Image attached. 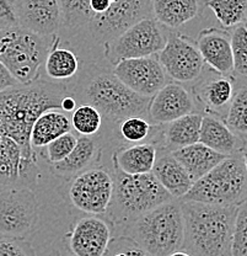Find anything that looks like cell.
<instances>
[{
	"label": "cell",
	"instance_id": "40",
	"mask_svg": "<svg viewBox=\"0 0 247 256\" xmlns=\"http://www.w3.org/2000/svg\"><path fill=\"white\" fill-rule=\"evenodd\" d=\"M123 242H124V246H126V250L129 256H150L148 252H145L142 248L138 246L133 240L127 238V236H123Z\"/></svg>",
	"mask_w": 247,
	"mask_h": 256
},
{
	"label": "cell",
	"instance_id": "38",
	"mask_svg": "<svg viewBox=\"0 0 247 256\" xmlns=\"http://www.w3.org/2000/svg\"><path fill=\"white\" fill-rule=\"evenodd\" d=\"M18 26L17 0H0V30Z\"/></svg>",
	"mask_w": 247,
	"mask_h": 256
},
{
	"label": "cell",
	"instance_id": "29",
	"mask_svg": "<svg viewBox=\"0 0 247 256\" xmlns=\"http://www.w3.org/2000/svg\"><path fill=\"white\" fill-rule=\"evenodd\" d=\"M206 6L225 30L247 24V0H206Z\"/></svg>",
	"mask_w": 247,
	"mask_h": 256
},
{
	"label": "cell",
	"instance_id": "46",
	"mask_svg": "<svg viewBox=\"0 0 247 256\" xmlns=\"http://www.w3.org/2000/svg\"><path fill=\"white\" fill-rule=\"evenodd\" d=\"M111 2H117V0H111Z\"/></svg>",
	"mask_w": 247,
	"mask_h": 256
},
{
	"label": "cell",
	"instance_id": "36",
	"mask_svg": "<svg viewBox=\"0 0 247 256\" xmlns=\"http://www.w3.org/2000/svg\"><path fill=\"white\" fill-rule=\"evenodd\" d=\"M76 142H78V137L73 132H68L47 144L44 148H46L48 164L62 162L63 159H65L75 148Z\"/></svg>",
	"mask_w": 247,
	"mask_h": 256
},
{
	"label": "cell",
	"instance_id": "20",
	"mask_svg": "<svg viewBox=\"0 0 247 256\" xmlns=\"http://www.w3.org/2000/svg\"><path fill=\"white\" fill-rule=\"evenodd\" d=\"M101 149L100 140L95 138V136H80L73 152L62 162L48 164L49 170L59 178H73L84 170L95 166L101 156Z\"/></svg>",
	"mask_w": 247,
	"mask_h": 256
},
{
	"label": "cell",
	"instance_id": "17",
	"mask_svg": "<svg viewBox=\"0 0 247 256\" xmlns=\"http://www.w3.org/2000/svg\"><path fill=\"white\" fill-rule=\"evenodd\" d=\"M18 26L39 34L55 36L63 26L60 0H17Z\"/></svg>",
	"mask_w": 247,
	"mask_h": 256
},
{
	"label": "cell",
	"instance_id": "32",
	"mask_svg": "<svg viewBox=\"0 0 247 256\" xmlns=\"http://www.w3.org/2000/svg\"><path fill=\"white\" fill-rule=\"evenodd\" d=\"M71 126L80 136L94 137L102 128L103 118L95 108L90 105H79L71 112Z\"/></svg>",
	"mask_w": 247,
	"mask_h": 256
},
{
	"label": "cell",
	"instance_id": "47",
	"mask_svg": "<svg viewBox=\"0 0 247 256\" xmlns=\"http://www.w3.org/2000/svg\"><path fill=\"white\" fill-rule=\"evenodd\" d=\"M246 26H247V25H246Z\"/></svg>",
	"mask_w": 247,
	"mask_h": 256
},
{
	"label": "cell",
	"instance_id": "19",
	"mask_svg": "<svg viewBox=\"0 0 247 256\" xmlns=\"http://www.w3.org/2000/svg\"><path fill=\"white\" fill-rule=\"evenodd\" d=\"M235 95V80L233 76H214L201 80L193 89V98H197L208 114L222 118L227 116L229 106Z\"/></svg>",
	"mask_w": 247,
	"mask_h": 256
},
{
	"label": "cell",
	"instance_id": "5",
	"mask_svg": "<svg viewBox=\"0 0 247 256\" xmlns=\"http://www.w3.org/2000/svg\"><path fill=\"white\" fill-rule=\"evenodd\" d=\"M183 234L181 202L172 200L140 216L121 236L133 240L150 256H169L182 249Z\"/></svg>",
	"mask_w": 247,
	"mask_h": 256
},
{
	"label": "cell",
	"instance_id": "22",
	"mask_svg": "<svg viewBox=\"0 0 247 256\" xmlns=\"http://www.w3.org/2000/svg\"><path fill=\"white\" fill-rule=\"evenodd\" d=\"M151 172L175 200L185 196L193 185V180L181 162L172 156V153L163 149L158 153Z\"/></svg>",
	"mask_w": 247,
	"mask_h": 256
},
{
	"label": "cell",
	"instance_id": "31",
	"mask_svg": "<svg viewBox=\"0 0 247 256\" xmlns=\"http://www.w3.org/2000/svg\"><path fill=\"white\" fill-rule=\"evenodd\" d=\"M224 121L238 137L247 140V86L235 92Z\"/></svg>",
	"mask_w": 247,
	"mask_h": 256
},
{
	"label": "cell",
	"instance_id": "25",
	"mask_svg": "<svg viewBox=\"0 0 247 256\" xmlns=\"http://www.w3.org/2000/svg\"><path fill=\"white\" fill-rule=\"evenodd\" d=\"M153 18L167 28H179L197 18L201 0H151Z\"/></svg>",
	"mask_w": 247,
	"mask_h": 256
},
{
	"label": "cell",
	"instance_id": "23",
	"mask_svg": "<svg viewBox=\"0 0 247 256\" xmlns=\"http://www.w3.org/2000/svg\"><path fill=\"white\" fill-rule=\"evenodd\" d=\"M158 156V148L153 143H138L122 146L113 150V166L128 175L151 172Z\"/></svg>",
	"mask_w": 247,
	"mask_h": 256
},
{
	"label": "cell",
	"instance_id": "3",
	"mask_svg": "<svg viewBox=\"0 0 247 256\" xmlns=\"http://www.w3.org/2000/svg\"><path fill=\"white\" fill-rule=\"evenodd\" d=\"M185 234L182 250L192 256H231L239 207L181 202Z\"/></svg>",
	"mask_w": 247,
	"mask_h": 256
},
{
	"label": "cell",
	"instance_id": "7",
	"mask_svg": "<svg viewBox=\"0 0 247 256\" xmlns=\"http://www.w3.org/2000/svg\"><path fill=\"white\" fill-rule=\"evenodd\" d=\"M55 36H39L16 26L0 30V62L18 84H28L39 78Z\"/></svg>",
	"mask_w": 247,
	"mask_h": 256
},
{
	"label": "cell",
	"instance_id": "18",
	"mask_svg": "<svg viewBox=\"0 0 247 256\" xmlns=\"http://www.w3.org/2000/svg\"><path fill=\"white\" fill-rule=\"evenodd\" d=\"M197 47L204 63L215 73L231 76L234 73L231 34L227 30L209 28L199 32Z\"/></svg>",
	"mask_w": 247,
	"mask_h": 256
},
{
	"label": "cell",
	"instance_id": "26",
	"mask_svg": "<svg viewBox=\"0 0 247 256\" xmlns=\"http://www.w3.org/2000/svg\"><path fill=\"white\" fill-rule=\"evenodd\" d=\"M172 156L181 162L193 182L208 174L213 168L227 158V156L217 153L201 142L172 152Z\"/></svg>",
	"mask_w": 247,
	"mask_h": 256
},
{
	"label": "cell",
	"instance_id": "11",
	"mask_svg": "<svg viewBox=\"0 0 247 256\" xmlns=\"http://www.w3.org/2000/svg\"><path fill=\"white\" fill-rule=\"evenodd\" d=\"M147 18H153L151 0H117L105 12L94 15L87 26L95 41L105 44Z\"/></svg>",
	"mask_w": 247,
	"mask_h": 256
},
{
	"label": "cell",
	"instance_id": "45",
	"mask_svg": "<svg viewBox=\"0 0 247 256\" xmlns=\"http://www.w3.org/2000/svg\"><path fill=\"white\" fill-rule=\"evenodd\" d=\"M50 256H64V255H60V254H54V255H50Z\"/></svg>",
	"mask_w": 247,
	"mask_h": 256
},
{
	"label": "cell",
	"instance_id": "6",
	"mask_svg": "<svg viewBox=\"0 0 247 256\" xmlns=\"http://www.w3.org/2000/svg\"><path fill=\"white\" fill-rule=\"evenodd\" d=\"M180 202L214 206H241L247 201V172L243 153L227 156L208 174L195 181Z\"/></svg>",
	"mask_w": 247,
	"mask_h": 256
},
{
	"label": "cell",
	"instance_id": "1",
	"mask_svg": "<svg viewBox=\"0 0 247 256\" xmlns=\"http://www.w3.org/2000/svg\"><path fill=\"white\" fill-rule=\"evenodd\" d=\"M68 95L64 82L39 78L0 92V134L14 140L30 156H37L30 142L33 124L44 111L60 110Z\"/></svg>",
	"mask_w": 247,
	"mask_h": 256
},
{
	"label": "cell",
	"instance_id": "42",
	"mask_svg": "<svg viewBox=\"0 0 247 256\" xmlns=\"http://www.w3.org/2000/svg\"><path fill=\"white\" fill-rule=\"evenodd\" d=\"M76 108H78V105H76V101L73 96L68 95L63 98L62 108H60V110L64 112H73Z\"/></svg>",
	"mask_w": 247,
	"mask_h": 256
},
{
	"label": "cell",
	"instance_id": "4",
	"mask_svg": "<svg viewBox=\"0 0 247 256\" xmlns=\"http://www.w3.org/2000/svg\"><path fill=\"white\" fill-rule=\"evenodd\" d=\"M112 200L103 217L112 224L115 236H121L122 232L140 216L175 200L153 172L128 175L112 166Z\"/></svg>",
	"mask_w": 247,
	"mask_h": 256
},
{
	"label": "cell",
	"instance_id": "35",
	"mask_svg": "<svg viewBox=\"0 0 247 256\" xmlns=\"http://www.w3.org/2000/svg\"><path fill=\"white\" fill-rule=\"evenodd\" d=\"M231 256H247V201L239 206L236 214Z\"/></svg>",
	"mask_w": 247,
	"mask_h": 256
},
{
	"label": "cell",
	"instance_id": "34",
	"mask_svg": "<svg viewBox=\"0 0 247 256\" xmlns=\"http://www.w3.org/2000/svg\"><path fill=\"white\" fill-rule=\"evenodd\" d=\"M230 34L234 72L241 76H247V26H236Z\"/></svg>",
	"mask_w": 247,
	"mask_h": 256
},
{
	"label": "cell",
	"instance_id": "41",
	"mask_svg": "<svg viewBox=\"0 0 247 256\" xmlns=\"http://www.w3.org/2000/svg\"><path fill=\"white\" fill-rule=\"evenodd\" d=\"M112 2L111 0H90V8L95 15H99L108 10Z\"/></svg>",
	"mask_w": 247,
	"mask_h": 256
},
{
	"label": "cell",
	"instance_id": "14",
	"mask_svg": "<svg viewBox=\"0 0 247 256\" xmlns=\"http://www.w3.org/2000/svg\"><path fill=\"white\" fill-rule=\"evenodd\" d=\"M112 72L135 94L153 98L166 84V73L154 56L117 62Z\"/></svg>",
	"mask_w": 247,
	"mask_h": 256
},
{
	"label": "cell",
	"instance_id": "12",
	"mask_svg": "<svg viewBox=\"0 0 247 256\" xmlns=\"http://www.w3.org/2000/svg\"><path fill=\"white\" fill-rule=\"evenodd\" d=\"M158 60L166 76L175 82H193L203 73L204 60L197 44L179 32L167 34L166 44L159 52Z\"/></svg>",
	"mask_w": 247,
	"mask_h": 256
},
{
	"label": "cell",
	"instance_id": "21",
	"mask_svg": "<svg viewBox=\"0 0 247 256\" xmlns=\"http://www.w3.org/2000/svg\"><path fill=\"white\" fill-rule=\"evenodd\" d=\"M199 142L227 156L241 154L246 149V140L238 137L224 120L214 114H206L202 118Z\"/></svg>",
	"mask_w": 247,
	"mask_h": 256
},
{
	"label": "cell",
	"instance_id": "43",
	"mask_svg": "<svg viewBox=\"0 0 247 256\" xmlns=\"http://www.w3.org/2000/svg\"><path fill=\"white\" fill-rule=\"evenodd\" d=\"M169 256H192V255H190L187 252H185V250L181 249V250H177V252H174Z\"/></svg>",
	"mask_w": 247,
	"mask_h": 256
},
{
	"label": "cell",
	"instance_id": "15",
	"mask_svg": "<svg viewBox=\"0 0 247 256\" xmlns=\"http://www.w3.org/2000/svg\"><path fill=\"white\" fill-rule=\"evenodd\" d=\"M38 174L37 156H30L14 140L0 134V186L32 188Z\"/></svg>",
	"mask_w": 247,
	"mask_h": 256
},
{
	"label": "cell",
	"instance_id": "28",
	"mask_svg": "<svg viewBox=\"0 0 247 256\" xmlns=\"http://www.w3.org/2000/svg\"><path fill=\"white\" fill-rule=\"evenodd\" d=\"M44 70L52 82H68L78 76L79 60L73 50L60 46L59 38L55 37L44 60Z\"/></svg>",
	"mask_w": 247,
	"mask_h": 256
},
{
	"label": "cell",
	"instance_id": "33",
	"mask_svg": "<svg viewBox=\"0 0 247 256\" xmlns=\"http://www.w3.org/2000/svg\"><path fill=\"white\" fill-rule=\"evenodd\" d=\"M60 8L63 15L62 28L70 30L87 25L95 15L90 8V0H60Z\"/></svg>",
	"mask_w": 247,
	"mask_h": 256
},
{
	"label": "cell",
	"instance_id": "10",
	"mask_svg": "<svg viewBox=\"0 0 247 256\" xmlns=\"http://www.w3.org/2000/svg\"><path fill=\"white\" fill-rule=\"evenodd\" d=\"M113 192L112 170L92 166L71 178L68 196L71 204L85 214L105 216Z\"/></svg>",
	"mask_w": 247,
	"mask_h": 256
},
{
	"label": "cell",
	"instance_id": "37",
	"mask_svg": "<svg viewBox=\"0 0 247 256\" xmlns=\"http://www.w3.org/2000/svg\"><path fill=\"white\" fill-rule=\"evenodd\" d=\"M0 256H37L28 239L0 236Z\"/></svg>",
	"mask_w": 247,
	"mask_h": 256
},
{
	"label": "cell",
	"instance_id": "8",
	"mask_svg": "<svg viewBox=\"0 0 247 256\" xmlns=\"http://www.w3.org/2000/svg\"><path fill=\"white\" fill-rule=\"evenodd\" d=\"M39 223V202L30 188L0 186V236H30Z\"/></svg>",
	"mask_w": 247,
	"mask_h": 256
},
{
	"label": "cell",
	"instance_id": "2",
	"mask_svg": "<svg viewBox=\"0 0 247 256\" xmlns=\"http://www.w3.org/2000/svg\"><path fill=\"white\" fill-rule=\"evenodd\" d=\"M69 92L76 105L92 106L103 120L116 124L127 117L148 114L151 98L135 94L112 70L96 64L82 69Z\"/></svg>",
	"mask_w": 247,
	"mask_h": 256
},
{
	"label": "cell",
	"instance_id": "24",
	"mask_svg": "<svg viewBox=\"0 0 247 256\" xmlns=\"http://www.w3.org/2000/svg\"><path fill=\"white\" fill-rule=\"evenodd\" d=\"M202 118L203 116L201 114L192 112L165 124L163 133H161L163 148L160 149L172 153L185 146L198 143L199 136H201Z\"/></svg>",
	"mask_w": 247,
	"mask_h": 256
},
{
	"label": "cell",
	"instance_id": "9",
	"mask_svg": "<svg viewBox=\"0 0 247 256\" xmlns=\"http://www.w3.org/2000/svg\"><path fill=\"white\" fill-rule=\"evenodd\" d=\"M167 34L164 26L154 18H143L116 38L103 44L105 57L112 66L123 60L150 57L163 50Z\"/></svg>",
	"mask_w": 247,
	"mask_h": 256
},
{
	"label": "cell",
	"instance_id": "39",
	"mask_svg": "<svg viewBox=\"0 0 247 256\" xmlns=\"http://www.w3.org/2000/svg\"><path fill=\"white\" fill-rule=\"evenodd\" d=\"M17 85H20L17 80L7 70L6 66L0 62V92L11 89V88L17 86Z\"/></svg>",
	"mask_w": 247,
	"mask_h": 256
},
{
	"label": "cell",
	"instance_id": "44",
	"mask_svg": "<svg viewBox=\"0 0 247 256\" xmlns=\"http://www.w3.org/2000/svg\"><path fill=\"white\" fill-rule=\"evenodd\" d=\"M243 158H244V162H245V168H246V172H247V149L243 152Z\"/></svg>",
	"mask_w": 247,
	"mask_h": 256
},
{
	"label": "cell",
	"instance_id": "30",
	"mask_svg": "<svg viewBox=\"0 0 247 256\" xmlns=\"http://www.w3.org/2000/svg\"><path fill=\"white\" fill-rule=\"evenodd\" d=\"M117 124H118L119 136L124 142L133 144L148 143L149 137H153L156 142H161L163 130H158L160 124L154 127L143 116L127 117Z\"/></svg>",
	"mask_w": 247,
	"mask_h": 256
},
{
	"label": "cell",
	"instance_id": "27",
	"mask_svg": "<svg viewBox=\"0 0 247 256\" xmlns=\"http://www.w3.org/2000/svg\"><path fill=\"white\" fill-rule=\"evenodd\" d=\"M70 117L64 111L47 110L38 116L31 130L30 142L33 152L42 149L55 138L71 132Z\"/></svg>",
	"mask_w": 247,
	"mask_h": 256
},
{
	"label": "cell",
	"instance_id": "13",
	"mask_svg": "<svg viewBox=\"0 0 247 256\" xmlns=\"http://www.w3.org/2000/svg\"><path fill=\"white\" fill-rule=\"evenodd\" d=\"M112 238L115 230L105 217L86 214L66 234V248L71 256H103Z\"/></svg>",
	"mask_w": 247,
	"mask_h": 256
},
{
	"label": "cell",
	"instance_id": "16",
	"mask_svg": "<svg viewBox=\"0 0 247 256\" xmlns=\"http://www.w3.org/2000/svg\"><path fill=\"white\" fill-rule=\"evenodd\" d=\"M195 110L193 95L177 82H167L150 98L148 116L155 124H166Z\"/></svg>",
	"mask_w": 247,
	"mask_h": 256
}]
</instances>
